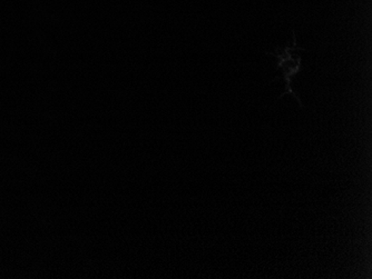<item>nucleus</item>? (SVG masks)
<instances>
[{
  "label": "nucleus",
  "instance_id": "nucleus-1",
  "mask_svg": "<svg viewBox=\"0 0 372 279\" xmlns=\"http://www.w3.org/2000/svg\"><path fill=\"white\" fill-rule=\"evenodd\" d=\"M292 35H293V38H292L291 45H288L284 48H275V50L270 53V55L274 57L275 66L284 76V83H286V88H284V92L281 94L280 98H282L284 95H292L299 102L300 107H303V102L300 100L299 96L292 88V83H293L295 76L299 75L303 70V58L301 56H298L297 51H305V49L298 46L295 32H293Z\"/></svg>",
  "mask_w": 372,
  "mask_h": 279
}]
</instances>
